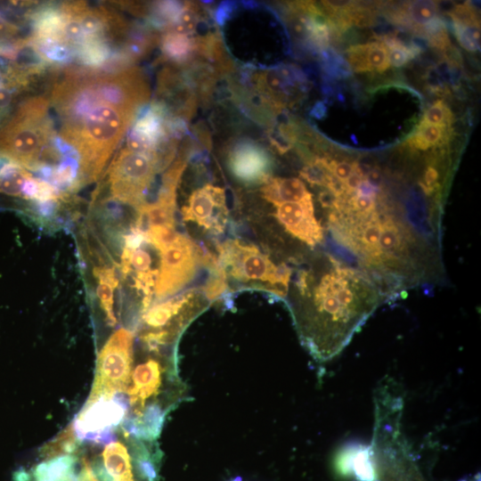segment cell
I'll return each mask as SVG.
<instances>
[{
	"label": "cell",
	"mask_w": 481,
	"mask_h": 481,
	"mask_svg": "<svg viewBox=\"0 0 481 481\" xmlns=\"http://www.w3.org/2000/svg\"><path fill=\"white\" fill-rule=\"evenodd\" d=\"M146 75L138 68L110 74L72 72L58 82L52 102L61 139L79 157V182L94 181L138 112L150 99Z\"/></svg>",
	"instance_id": "cell-1"
},
{
	"label": "cell",
	"mask_w": 481,
	"mask_h": 481,
	"mask_svg": "<svg viewBox=\"0 0 481 481\" xmlns=\"http://www.w3.org/2000/svg\"><path fill=\"white\" fill-rule=\"evenodd\" d=\"M300 272L290 309L298 334L319 361L338 355L384 295L365 273L331 257Z\"/></svg>",
	"instance_id": "cell-2"
},
{
	"label": "cell",
	"mask_w": 481,
	"mask_h": 481,
	"mask_svg": "<svg viewBox=\"0 0 481 481\" xmlns=\"http://www.w3.org/2000/svg\"><path fill=\"white\" fill-rule=\"evenodd\" d=\"M48 101L33 97L20 104L0 127V157L37 170L43 149L52 137Z\"/></svg>",
	"instance_id": "cell-3"
},
{
	"label": "cell",
	"mask_w": 481,
	"mask_h": 481,
	"mask_svg": "<svg viewBox=\"0 0 481 481\" xmlns=\"http://www.w3.org/2000/svg\"><path fill=\"white\" fill-rule=\"evenodd\" d=\"M218 250L216 267L225 278L286 297L291 274L286 264L276 265L259 248L237 239L224 241Z\"/></svg>",
	"instance_id": "cell-4"
},
{
	"label": "cell",
	"mask_w": 481,
	"mask_h": 481,
	"mask_svg": "<svg viewBox=\"0 0 481 481\" xmlns=\"http://www.w3.org/2000/svg\"><path fill=\"white\" fill-rule=\"evenodd\" d=\"M161 168L157 155L124 147L107 171L111 197L138 208L145 203V194Z\"/></svg>",
	"instance_id": "cell-5"
},
{
	"label": "cell",
	"mask_w": 481,
	"mask_h": 481,
	"mask_svg": "<svg viewBox=\"0 0 481 481\" xmlns=\"http://www.w3.org/2000/svg\"><path fill=\"white\" fill-rule=\"evenodd\" d=\"M133 342V332L125 328L110 337L98 355L95 378L86 403L126 392L132 373Z\"/></svg>",
	"instance_id": "cell-6"
},
{
	"label": "cell",
	"mask_w": 481,
	"mask_h": 481,
	"mask_svg": "<svg viewBox=\"0 0 481 481\" xmlns=\"http://www.w3.org/2000/svg\"><path fill=\"white\" fill-rule=\"evenodd\" d=\"M160 264L154 288L157 299L174 295L194 276L201 261L208 262L200 248L186 235L177 232L174 240L159 250Z\"/></svg>",
	"instance_id": "cell-7"
},
{
	"label": "cell",
	"mask_w": 481,
	"mask_h": 481,
	"mask_svg": "<svg viewBox=\"0 0 481 481\" xmlns=\"http://www.w3.org/2000/svg\"><path fill=\"white\" fill-rule=\"evenodd\" d=\"M206 298L202 293L191 290L153 306L143 317L144 330L165 331L174 341L205 309Z\"/></svg>",
	"instance_id": "cell-8"
},
{
	"label": "cell",
	"mask_w": 481,
	"mask_h": 481,
	"mask_svg": "<svg viewBox=\"0 0 481 481\" xmlns=\"http://www.w3.org/2000/svg\"><path fill=\"white\" fill-rule=\"evenodd\" d=\"M182 216L205 232L223 233L228 216L224 190L210 183L196 189L182 208Z\"/></svg>",
	"instance_id": "cell-9"
},
{
	"label": "cell",
	"mask_w": 481,
	"mask_h": 481,
	"mask_svg": "<svg viewBox=\"0 0 481 481\" xmlns=\"http://www.w3.org/2000/svg\"><path fill=\"white\" fill-rule=\"evenodd\" d=\"M253 91L273 110L282 107L298 86L305 83L299 69L291 65L259 69L249 74Z\"/></svg>",
	"instance_id": "cell-10"
},
{
	"label": "cell",
	"mask_w": 481,
	"mask_h": 481,
	"mask_svg": "<svg viewBox=\"0 0 481 481\" xmlns=\"http://www.w3.org/2000/svg\"><path fill=\"white\" fill-rule=\"evenodd\" d=\"M228 167L233 176L247 184L264 183L272 170V159L261 145L241 139L230 149Z\"/></svg>",
	"instance_id": "cell-11"
},
{
	"label": "cell",
	"mask_w": 481,
	"mask_h": 481,
	"mask_svg": "<svg viewBox=\"0 0 481 481\" xmlns=\"http://www.w3.org/2000/svg\"><path fill=\"white\" fill-rule=\"evenodd\" d=\"M164 371L162 363L155 358H149L134 369L126 390L129 399L126 417L139 419L142 416L147 400L159 394Z\"/></svg>",
	"instance_id": "cell-12"
},
{
	"label": "cell",
	"mask_w": 481,
	"mask_h": 481,
	"mask_svg": "<svg viewBox=\"0 0 481 481\" xmlns=\"http://www.w3.org/2000/svg\"><path fill=\"white\" fill-rule=\"evenodd\" d=\"M126 414L127 410L114 398L100 397L86 403L72 425L77 439L81 440L87 433L117 427Z\"/></svg>",
	"instance_id": "cell-13"
},
{
	"label": "cell",
	"mask_w": 481,
	"mask_h": 481,
	"mask_svg": "<svg viewBox=\"0 0 481 481\" xmlns=\"http://www.w3.org/2000/svg\"><path fill=\"white\" fill-rule=\"evenodd\" d=\"M335 469L344 477H355L357 481H375L377 462L371 445L349 446L338 454Z\"/></svg>",
	"instance_id": "cell-14"
},
{
	"label": "cell",
	"mask_w": 481,
	"mask_h": 481,
	"mask_svg": "<svg viewBox=\"0 0 481 481\" xmlns=\"http://www.w3.org/2000/svg\"><path fill=\"white\" fill-rule=\"evenodd\" d=\"M200 37L166 32L161 42L164 59L178 65L189 66L198 57Z\"/></svg>",
	"instance_id": "cell-15"
},
{
	"label": "cell",
	"mask_w": 481,
	"mask_h": 481,
	"mask_svg": "<svg viewBox=\"0 0 481 481\" xmlns=\"http://www.w3.org/2000/svg\"><path fill=\"white\" fill-rule=\"evenodd\" d=\"M105 469L112 481H134L131 456L120 442H112L102 452Z\"/></svg>",
	"instance_id": "cell-16"
},
{
	"label": "cell",
	"mask_w": 481,
	"mask_h": 481,
	"mask_svg": "<svg viewBox=\"0 0 481 481\" xmlns=\"http://www.w3.org/2000/svg\"><path fill=\"white\" fill-rule=\"evenodd\" d=\"M30 176L20 166L6 160L0 167V193L22 197L24 185Z\"/></svg>",
	"instance_id": "cell-17"
},
{
	"label": "cell",
	"mask_w": 481,
	"mask_h": 481,
	"mask_svg": "<svg viewBox=\"0 0 481 481\" xmlns=\"http://www.w3.org/2000/svg\"><path fill=\"white\" fill-rule=\"evenodd\" d=\"M78 448V439L73 425L70 424L53 440L40 449V455L45 459H53L62 455H72Z\"/></svg>",
	"instance_id": "cell-18"
},
{
	"label": "cell",
	"mask_w": 481,
	"mask_h": 481,
	"mask_svg": "<svg viewBox=\"0 0 481 481\" xmlns=\"http://www.w3.org/2000/svg\"><path fill=\"white\" fill-rule=\"evenodd\" d=\"M414 464L410 460L382 462L378 468L375 481H416Z\"/></svg>",
	"instance_id": "cell-19"
},
{
	"label": "cell",
	"mask_w": 481,
	"mask_h": 481,
	"mask_svg": "<svg viewBox=\"0 0 481 481\" xmlns=\"http://www.w3.org/2000/svg\"><path fill=\"white\" fill-rule=\"evenodd\" d=\"M445 125H433L420 122V125L408 143L415 149L427 150L442 143L445 132Z\"/></svg>",
	"instance_id": "cell-20"
},
{
	"label": "cell",
	"mask_w": 481,
	"mask_h": 481,
	"mask_svg": "<svg viewBox=\"0 0 481 481\" xmlns=\"http://www.w3.org/2000/svg\"><path fill=\"white\" fill-rule=\"evenodd\" d=\"M383 44L387 49L390 65L396 68L404 66L420 52L418 45L407 46L404 43L395 37H385Z\"/></svg>",
	"instance_id": "cell-21"
},
{
	"label": "cell",
	"mask_w": 481,
	"mask_h": 481,
	"mask_svg": "<svg viewBox=\"0 0 481 481\" xmlns=\"http://www.w3.org/2000/svg\"><path fill=\"white\" fill-rule=\"evenodd\" d=\"M438 5L434 1H413L407 6L408 22L414 25L425 26L436 18Z\"/></svg>",
	"instance_id": "cell-22"
},
{
	"label": "cell",
	"mask_w": 481,
	"mask_h": 481,
	"mask_svg": "<svg viewBox=\"0 0 481 481\" xmlns=\"http://www.w3.org/2000/svg\"><path fill=\"white\" fill-rule=\"evenodd\" d=\"M367 61L371 71L382 73L390 67L388 52L383 42L368 43Z\"/></svg>",
	"instance_id": "cell-23"
},
{
	"label": "cell",
	"mask_w": 481,
	"mask_h": 481,
	"mask_svg": "<svg viewBox=\"0 0 481 481\" xmlns=\"http://www.w3.org/2000/svg\"><path fill=\"white\" fill-rule=\"evenodd\" d=\"M453 24L455 35L461 45L468 51L479 50V25H462L457 22Z\"/></svg>",
	"instance_id": "cell-24"
},
{
	"label": "cell",
	"mask_w": 481,
	"mask_h": 481,
	"mask_svg": "<svg viewBox=\"0 0 481 481\" xmlns=\"http://www.w3.org/2000/svg\"><path fill=\"white\" fill-rule=\"evenodd\" d=\"M114 289L116 287L104 281H99L97 286V296L110 326H114L117 322L113 310Z\"/></svg>",
	"instance_id": "cell-25"
},
{
	"label": "cell",
	"mask_w": 481,
	"mask_h": 481,
	"mask_svg": "<svg viewBox=\"0 0 481 481\" xmlns=\"http://www.w3.org/2000/svg\"><path fill=\"white\" fill-rule=\"evenodd\" d=\"M452 119V113L447 106L442 101H437L427 110L422 122L448 126Z\"/></svg>",
	"instance_id": "cell-26"
},
{
	"label": "cell",
	"mask_w": 481,
	"mask_h": 481,
	"mask_svg": "<svg viewBox=\"0 0 481 481\" xmlns=\"http://www.w3.org/2000/svg\"><path fill=\"white\" fill-rule=\"evenodd\" d=\"M368 44L357 45L347 49L349 66L355 72L371 71L367 61Z\"/></svg>",
	"instance_id": "cell-27"
},
{
	"label": "cell",
	"mask_w": 481,
	"mask_h": 481,
	"mask_svg": "<svg viewBox=\"0 0 481 481\" xmlns=\"http://www.w3.org/2000/svg\"><path fill=\"white\" fill-rule=\"evenodd\" d=\"M58 208L57 199L42 202H34L33 210L43 218H51Z\"/></svg>",
	"instance_id": "cell-28"
}]
</instances>
